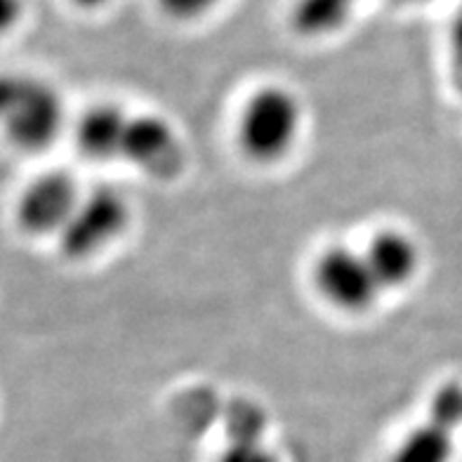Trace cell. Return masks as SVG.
<instances>
[{
	"instance_id": "1",
	"label": "cell",
	"mask_w": 462,
	"mask_h": 462,
	"mask_svg": "<svg viewBox=\"0 0 462 462\" xmlns=\"http://www.w3.org/2000/svg\"><path fill=\"white\" fill-rule=\"evenodd\" d=\"M302 128V99L281 83H264L241 104L234 134L245 159L257 165H274L291 156Z\"/></svg>"
},
{
	"instance_id": "2",
	"label": "cell",
	"mask_w": 462,
	"mask_h": 462,
	"mask_svg": "<svg viewBox=\"0 0 462 462\" xmlns=\"http://www.w3.org/2000/svg\"><path fill=\"white\" fill-rule=\"evenodd\" d=\"M67 125L64 99L45 79L24 71L0 73V133L19 152L55 144Z\"/></svg>"
},
{
	"instance_id": "3",
	"label": "cell",
	"mask_w": 462,
	"mask_h": 462,
	"mask_svg": "<svg viewBox=\"0 0 462 462\" xmlns=\"http://www.w3.org/2000/svg\"><path fill=\"white\" fill-rule=\"evenodd\" d=\"M133 206L114 184H99L83 191L57 244L71 262H88L114 248L130 229Z\"/></svg>"
},
{
	"instance_id": "4",
	"label": "cell",
	"mask_w": 462,
	"mask_h": 462,
	"mask_svg": "<svg viewBox=\"0 0 462 462\" xmlns=\"http://www.w3.org/2000/svg\"><path fill=\"white\" fill-rule=\"evenodd\" d=\"M310 281L323 304L346 317L368 314L383 298V288L368 267L364 250L345 244L326 245L314 257Z\"/></svg>"
},
{
	"instance_id": "5",
	"label": "cell",
	"mask_w": 462,
	"mask_h": 462,
	"mask_svg": "<svg viewBox=\"0 0 462 462\" xmlns=\"http://www.w3.org/2000/svg\"><path fill=\"white\" fill-rule=\"evenodd\" d=\"M121 161L142 175L168 182L187 168V146L168 118L159 114H130Z\"/></svg>"
},
{
	"instance_id": "6",
	"label": "cell",
	"mask_w": 462,
	"mask_h": 462,
	"mask_svg": "<svg viewBox=\"0 0 462 462\" xmlns=\"http://www.w3.org/2000/svg\"><path fill=\"white\" fill-rule=\"evenodd\" d=\"M83 189L76 177L50 171L33 177L17 199V225L29 236H60L79 206Z\"/></svg>"
},
{
	"instance_id": "7",
	"label": "cell",
	"mask_w": 462,
	"mask_h": 462,
	"mask_svg": "<svg viewBox=\"0 0 462 462\" xmlns=\"http://www.w3.org/2000/svg\"><path fill=\"white\" fill-rule=\"evenodd\" d=\"M361 250L383 292L403 291L422 269V248L402 226H380Z\"/></svg>"
},
{
	"instance_id": "8",
	"label": "cell",
	"mask_w": 462,
	"mask_h": 462,
	"mask_svg": "<svg viewBox=\"0 0 462 462\" xmlns=\"http://www.w3.org/2000/svg\"><path fill=\"white\" fill-rule=\"evenodd\" d=\"M130 111L116 102H97L76 118L73 142L83 159L95 163L121 161Z\"/></svg>"
},
{
	"instance_id": "9",
	"label": "cell",
	"mask_w": 462,
	"mask_h": 462,
	"mask_svg": "<svg viewBox=\"0 0 462 462\" xmlns=\"http://www.w3.org/2000/svg\"><path fill=\"white\" fill-rule=\"evenodd\" d=\"M356 3L359 0H295L291 26L302 38L333 36L349 22Z\"/></svg>"
},
{
	"instance_id": "10",
	"label": "cell",
	"mask_w": 462,
	"mask_h": 462,
	"mask_svg": "<svg viewBox=\"0 0 462 462\" xmlns=\"http://www.w3.org/2000/svg\"><path fill=\"white\" fill-rule=\"evenodd\" d=\"M453 460V430L430 420L413 427L392 448L387 462H450Z\"/></svg>"
},
{
	"instance_id": "11",
	"label": "cell",
	"mask_w": 462,
	"mask_h": 462,
	"mask_svg": "<svg viewBox=\"0 0 462 462\" xmlns=\"http://www.w3.org/2000/svg\"><path fill=\"white\" fill-rule=\"evenodd\" d=\"M215 462H279L267 446H262L255 439H236L219 450Z\"/></svg>"
},
{
	"instance_id": "12",
	"label": "cell",
	"mask_w": 462,
	"mask_h": 462,
	"mask_svg": "<svg viewBox=\"0 0 462 462\" xmlns=\"http://www.w3.org/2000/svg\"><path fill=\"white\" fill-rule=\"evenodd\" d=\"M161 13L172 22H196L210 14L222 0H156Z\"/></svg>"
},
{
	"instance_id": "13",
	"label": "cell",
	"mask_w": 462,
	"mask_h": 462,
	"mask_svg": "<svg viewBox=\"0 0 462 462\" xmlns=\"http://www.w3.org/2000/svg\"><path fill=\"white\" fill-rule=\"evenodd\" d=\"M24 0H0V36L13 33L24 19Z\"/></svg>"
},
{
	"instance_id": "14",
	"label": "cell",
	"mask_w": 462,
	"mask_h": 462,
	"mask_svg": "<svg viewBox=\"0 0 462 462\" xmlns=\"http://www.w3.org/2000/svg\"><path fill=\"white\" fill-rule=\"evenodd\" d=\"M450 48H453V60H456V71L462 69V5L457 7L456 19L450 24Z\"/></svg>"
},
{
	"instance_id": "15",
	"label": "cell",
	"mask_w": 462,
	"mask_h": 462,
	"mask_svg": "<svg viewBox=\"0 0 462 462\" xmlns=\"http://www.w3.org/2000/svg\"><path fill=\"white\" fill-rule=\"evenodd\" d=\"M71 3L80 10H99V7L109 5L111 0H71Z\"/></svg>"
},
{
	"instance_id": "16",
	"label": "cell",
	"mask_w": 462,
	"mask_h": 462,
	"mask_svg": "<svg viewBox=\"0 0 462 462\" xmlns=\"http://www.w3.org/2000/svg\"><path fill=\"white\" fill-rule=\"evenodd\" d=\"M396 5H425V3H432V0H392Z\"/></svg>"
},
{
	"instance_id": "17",
	"label": "cell",
	"mask_w": 462,
	"mask_h": 462,
	"mask_svg": "<svg viewBox=\"0 0 462 462\" xmlns=\"http://www.w3.org/2000/svg\"><path fill=\"white\" fill-rule=\"evenodd\" d=\"M457 88H460L462 92V69H457Z\"/></svg>"
}]
</instances>
